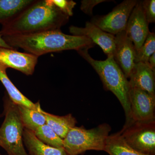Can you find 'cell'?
<instances>
[{
    "instance_id": "ba28073f",
    "label": "cell",
    "mask_w": 155,
    "mask_h": 155,
    "mask_svg": "<svg viewBox=\"0 0 155 155\" xmlns=\"http://www.w3.org/2000/svg\"><path fill=\"white\" fill-rule=\"evenodd\" d=\"M129 101L130 122L155 120V96L139 89L130 88Z\"/></svg>"
},
{
    "instance_id": "ffe728a7",
    "label": "cell",
    "mask_w": 155,
    "mask_h": 155,
    "mask_svg": "<svg viewBox=\"0 0 155 155\" xmlns=\"http://www.w3.org/2000/svg\"><path fill=\"white\" fill-rule=\"evenodd\" d=\"M34 132L36 137L45 144L57 148H64L63 139L47 124L42 125Z\"/></svg>"
},
{
    "instance_id": "d6986e66",
    "label": "cell",
    "mask_w": 155,
    "mask_h": 155,
    "mask_svg": "<svg viewBox=\"0 0 155 155\" xmlns=\"http://www.w3.org/2000/svg\"><path fill=\"white\" fill-rule=\"evenodd\" d=\"M17 106L24 128L34 132L38 127L46 124V119L42 114L41 107L34 110L24 106Z\"/></svg>"
},
{
    "instance_id": "d4e9b609",
    "label": "cell",
    "mask_w": 155,
    "mask_h": 155,
    "mask_svg": "<svg viewBox=\"0 0 155 155\" xmlns=\"http://www.w3.org/2000/svg\"><path fill=\"white\" fill-rule=\"evenodd\" d=\"M147 64L153 71L155 72V53L150 57Z\"/></svg>"
},
{
    "instance_id": "5bb4252c",
    "label": "cell",
    "mask_w": 155,
    "mask_h": 155,
    "mask_svg": "<svg viewBox=\"0 0 155 155\" xmlns=\"http://www.w3.org/2000/svg\"><path fill=\"white\" fill-rule=\"evenodd\" d=\"M23 143L28 155H69L64 148H57L45 144L36 137L33 131L24 128Z\"/></svg>"
},
{
    "instance_id": "44dd1931",
    "label": "cell",
    "mask_w": 155,
    "mask_h": 155,
    "mask_svg": "<svg viewBox=\"0 0 155 155\" xmlns=\"http://www.w3.org/2000/svg\"><path fill=\"white\" fill-rule=\"evenodd\" d=\"M155 34L150 32L144 43L138 51H136L135 63L147 64L151 56L155 53Z\"/></svg>"
},
{
    "instance_id": "7c38bea8",
    "label": "cell",
    "mask_w": 155,
    "mask_h": 155,
    "mask_svg": "<svg viewBox=\"0 0 155 155\" xmlns=\"http://www.w3.org/2000/svg\"><path fill=\"white\" fill-rule=\"evenodd\" d=\"M136 50L134 45L125 31L115 35L114 60L127 78L130 77L135 65Z\"/></svg>"
},
{
    "instance_id": "30bf717a",
    "label": "cell",
    "mask_w": 155,
    "mask_h": 155,
    "mask_svg": "<svg viewBox=\"0 0 155 155\" xmlns=\"http://www.w3.org/2000/svg\"><path fill=\"white\" fill-rule=\"evenodd\" d=\"M125 31L133 42L136 51H138L144 43L150 32L149 23L142 8L141 1H137L134 8Z\"/></svg>"
},
{
    "instance_id": "603a6c76",
    "label": "cell",
    "mask_w": 155,
    "mask_h": 155,
    "mask_svg": "<svg viewBox=\"0 0 155 155\" xmlns=\"http://www.w3.org/2000/svg\"><path fill=\"white\" fill-rule=\"evenodd\" d=\"M143 14L149 23L155 22V1L145 0L141 2Z\"/></svg>"
},
{
    "instance_id": "9a60e30c",
    "label": "cell",
    "mask_w": 155,
    "mask_h": 155,
    "mask_svg": "<svg viewBox=\"0 0 155 155\" xmlns=\"http://www.w3.org/2000/svg\"><path fill=\"white\" fill-rule=\"evenodd\" d=\"M35 0H0V23L2 25L12 21Z\"/></svg>"
},
{
    "instance_id": "8fae6325",
    "label": "cell",
    "mask_w": 155,
    "mask_h": 155,
    "mask_svg": "<svg viewBox=\"0 0 155 155\" xmlns=\"http://www.w3.org/2000/svg\"><path fill=\"white\" fill-rule=\"evenodd\" d=\"M69 32L75 36L88 38L94 44L98 45L107 56H113L115 47V35L101 29L91 22H87L84 28L70 26Z\"/></svg>"
},
{
    "instance_id": "4316f807",
    "label": "cell",
    "mask_w": 155,
    "mask_h": 155,
    "mask_svg": "<svg viewBox=\"0 0 155 155\" xmlns=\"http://www.w3.org/2000/svg\"><path fill=\"white\" fill-rule=\"evenodd\" d=\"M0 155H2V154H1V153H0Z\"/></svg>"
},
{
    "instance_id": "7402d4cb",
    "label": "cell",
    "mask_w": 155,
    "mask_h": 155,
    "mask_svg": "<svg viewBox=\"0 0 155 155\" xmlns=\"http://www.w3.org/2000/svg\"><path fill=\"white\" fill-rule=\"evenodd\" d=\"M54 4L64 14L69 17L73 14V10L76 3L72 0H51Z\"/></svg>"
},
{
    "instance_id": "4fadbf2b",
    "label": "cell",
    "mask_w": 155,
    "mask_h": 155,
    "mask_svg": "<svg viewBox=\"0 0 155 155\" xmlns=\"http://www.w3.org/2000/svg\"><path fill=\"white\" fill-rule=\"evenodd\" d=\"M155 72L147 64L136 63L129 78L130 88L139 89L155 96Z\"/></svg>"
},
{
    "instance_id": "7a4b0ae2",
    "label": "cell",
    "mask_w": 155,
    "mask_h": 155,
    "mask_svg": "<svg viewBox=\"0 0 155 155\" xmlns=\"http://www.w3.org/2000/svg\"><path fill=\"white\" fill-rule=\"evenodd\" d=\"M69 19L51 0H35L15 19L3 25L0 33L2 36L61 29Z\"/></svg>"
},
{
    "instance_id": "5b68a950",
    "label": "cell",
    "mask_w": 155,
    "mask_h": 155,
    "mask_svg": "<svg viewBox=\"0 0 155 155\" xmlns=\"http://www.w3.org/2000/svg\"><path fill=\"white\" fill-rule=\"evenodd\" d=\"M111 130L107 123L89 129L75 126L63 139V147L69 155L82 154L88 150L104 151Z\"/></svg>"
},
{
    "instance_id": "6da1fadb",
    "label": "cell",
    "mask_w": 155,
    "mask_h": 155,
    "mask_svg": "<svg viewBox=\"0 0 155 155\" xmlns=\"http://www.w3.org/2000/svg\"><path fill=\"white\" fill-rule=\"evenodd\" d=\"M2 37L11 48H20L38 57L49 53L66 50L77 51L94 46L88 38L65 34L61 29L26 34L6 35Z\"/></svg>"
},
{
    "instance_id": "52a82bcc",
    "label": "cell",
    "mask_w": 155,
    "mask_h": 155,
    "mask_svg": "<svg viewBox=\"0 0 155 155\" xmlns=\"http://www.w3.org/2000/svg\"><path fill=\"white\" fill-rule=\"evenodd\" d=\"M137 1L125 0L104 16H96L91 22L101 29L115 35L125 31L131 12Z\"/></svg>"
},
{
    "instance_id": "ac0fdd59",
    "label": "cell",
    "mask_w": 155,
    "mask_h": 155,
    "mask_svg": "<svg viewBox=\"0 0 155 155\" xmlns=\"http://www.w3.org/2000/svg\"><path fill=\"white\" fill-rule=\"evenodd\" d=\"M104 151L110 155H146L129 146L119 132L109 135Z\"/></svg>"
},
{
    "instance_id": "9c48e42d",
    "label": "cell",
    "mask_w": 155,
    "mask_h": 155,
    "mask_svg": "<svg viewBox=\"0 0 155 155\" xmlns=\"http://www.w3.org/2000/svg\"><path fill=\"white\" fill-rule=\"evenodd\" d=\"M38 57L30 53L18 51L14 48H0V64L6 69L18 70L25 75H32Z\"/></svg>"
},
{
    "instance_id": "2e32d148",
    "label": "cell",
    "mask_w": 155,
    "mask_h": 155,
    "mask_svg": "<svg viewBox=\"0 0 155 155\" xmlns=\"http://www.w3.org/2000/svg\"><path fill=\"white\" fill-rule=\"evenodd\" d=\"M7 69L0 64V81L5 87L10 98L18 105L37 110L40 107L39 103L35 104L24 95L12 83L7 73Z\"/></svg>"
},
{
    "instance_id": "cb8c5ba5",
    "label": "cell",
    "mask_w": 155,
    "mask_h": 155,
    "mask_svg": "<svg viewBox=\"0 0 155 155\" xmlns=\"http://www.w3.org/2000/svg\"><path fill=\"white\" fill-rule=\"evenodd\" d=\"M108 0H82L80 9L84 13L89 15H92L93 9L100 3L110 2Z\"/></svg>"
},
{
    "instance_id": "3957f363",
    "label": "cell",
    "mask_w": 155,
    "mask_h": 155,
    "mask_svg": "<svg viewBox=\"0 0 155 155\" xmlns=\"http://www.w3.org/2000/svg\"><path fill=\"white\" fill-rule=\"evenodd\" d=\"M89 49H81L77 52L98 74L105 89L112 92L119 100L125 111V124H128L130 122L129 81L114 60V56H107L104 61H98L90 55Z\"/></svg>"
},
{
    "instance_id": "e0dca14e",
    "label": "cell",
    "mask_w": 155,
    "mask_h": 155,
    "mask_svg": "<svg viewBox=\"0 0 155 155\" xmlns=\"http://www.w3.org/2000/svg\"><path fill=\"white\" fill-rule=\"evenodd\" d=\"M46 119V124L50 126L60 137L64 139L69 130L75 127L77 121L72 114L58 116L41 110Z\"/></svg>"
},
{
    "instance_id": "277c9868",
    "label": "cell",
    "mask_w": 155,
    "mask_h": 155,
    "mask_svg": "<svg viewBox=\"0 0 155 155\" xmlns=\"http://www.w3.org/2000/svg\"><path fill=\"white\" fill-rule=\"evenodd\" d=\"M4 100L5 119L0 127V146L8 155H28L23 144L24 126L18 106L8 94Z\"/></svg>"
},
{
    "instance_id": "8992f818",
    "label": "cell",
    "mask_w": 155,
    "mask_h": 155,
    "mask_svg": "<svg viewBox=\"0 0 155 155\" xmlns=\"http://www.w3.org/2000/svg\"><path fill=\"white\" fill-rule=\"evenodd\" d=\"M119 132L127 144L137 151L155 155V120L130 122Z\"/></svg>"
},
{
    "instance_id": "484cf974",
    "label": "cell",
    "mask_w": 155,
    "mask_h": 155,
    "mask_svg": "<svg viewBox=\"0 0 155 155\" xmlns=\"http://www.w3.org/2000/svg\"><path fill=\"white\" fill-rule=\"evenodd\" d=\"M0 48H11V47L8 45L4 41L1 33H0Z\"/></svg>"
}]
</instances>
